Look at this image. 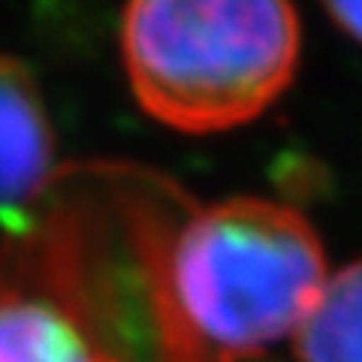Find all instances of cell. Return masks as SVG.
Returning <instances> with one entry per match:
<instances>
[{
  "instance_id": "2",
  "label": "cell",
  "mask_w": 362,
  "mask_h": 362,
  "mask_svg": "<svg viewBox=\"0 0 362 362\" xmlns=\"http://www.w3.org/2000/svg\"><path fill=\"white\" fill-rule=\"evenodd\" d=\"M302 30L293 0H127L121 58L139 106L166 127L247 124L290 88Z\"/></svg>"
},
{
  "instance_id": "3",
  "label": "cell",
  "mask_w": 362,
  "mask_h": 362,
  "mask_svg": "<svg viewBox=\"0 0 362 362\" xmlns=\"http://www.w3.org/2000/svg\"><path fill=\"white\" fill-rule=\"evenodd\" d=\"M0 362H115L94 338L70 281L13 263L0 272Z\"/></svg>"
},
{
  "instance_id": "1",
  "label": "cell",
  "mask_w": 362,
  "mask_h": 362,
  "mask_svg": "<svg viewBox=\"0 0 362 362\" xmlns=\"http://www.w3.org/2000/svg\"><path fill=\"white\" fill-rule=\"evenodd\" d=\"M148 317L163 362H242L296 335L326 284L305 214L259 197L194 209L145 235Z\"/></svg>"
},
{
  "instance_id": "4",
  "label": "cell",
  "mask_w": 362,
  "mask_h": 362,
  "mask_svg": "<svg viewBox=\"0 0 362 362\" xmlns=\"http://www.w3.org/2000/svg\"><path fill=\"white\" fill-rule=\"evenodd\" d=\"M54 139L37 78L0 54V211L30 206L52 181Z\"/></svg>"
},
{
  "instance_id": "6",
  "label": "cell",
  "mask_w": 362,
  "mask_h": 362,
  "mask_svg": "<svg viewBox=\"0 0 362 362\" xmlns=\"http://www.w3.org/2000/svg\"><path fill=\"white\" fill-rule=\"evenodd\" d=\"M323 6L338 28L362 42V0H323Z\"/></svg>"
},
{
  "instance_id": "5",
  "label": "cell",
  "mask_w": 362,
  "mask_h": 362,
  "mask_svg": "<svg viewBox=\"0 0 362 362\" xmlns=\"http://www.w3.org/2000/svg\"><path fill=\"white\" fill-rule=\"evenodd\" d=\"M299 362H362V259L326 278L296 329Z\"/></svg>"
}]
</instances>
